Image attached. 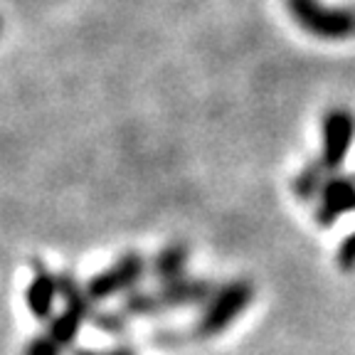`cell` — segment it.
I'll list each match as a JSON object with an SVG mask.
<instances>
[{"label":"cell","mask_w":355,"mask_h":355,"mask_svg":"<svg viewBox=\"0 0 355 355\" xmlns=\"http://www.w3.org/2000/svg\"><path fill=\"white\" fill-rule=\"evenodd\" d=\"M288 15L304 33L321 40H345L355 35L353 8H333L321 0H286Z\"/></svg>","instance_id":"cell-1"},{"label":"cell","mask_w":355,"mask_h":355,"mask_svg":"<svg viewBox=\"0 0 355 355\" xmlns=\"http://www.w3.org/2000/svg\"><path fill=\"white\" fill-rule=\"evenodd\" d=\"M252 296H254V288H252V284L247 279H237V282H230L217 288V291H212L207 296L202 316L195 323V336L212 338V336L222 333L250 306Z\"/></svg>","instance_id":"cell-2"},{"label":"cell","mask_w":355,"mask_h":355,"mask_svg":"<svg viewBox=\"0 0 355 355\" xmlns=\"http://www.w3.org/2000/svg\"><path fill=\"white\" fill-rule=\"evenodd\" d=\"M144 272H146L144 257L128 252V254H123L119 261L106 266L104 272L94 274V277L84 284L87 299L89 301H106V299H111V296L131 291V288L141 282Z\"/></svg>","instance_id":"cell-3"},{"label":"cell","mask_w":355,"mask_h":355,"mask_svg":"<svg viewBox=\"0 0 355 355\" xmlns=\"http://www.w3.org/2000/svg\"><path fill=\"white\" fill-rule=\"evenodd\" d=\"M355 139V116L348 109H331L323 116V150L321 166L326 171H338Z\"/></svg>","instance_id":"cell-4"},{"label":"cell","mask_w":355,"mask_h":355,"mask_svg":"<svg viewBox=\"0 0 355 355\" xmlns=\"http://www.w3.org/2000/svg\"><path fill=\"white\" fill-rule=\"evenodd\" d=\"M348 212H355V178H326V183L318 193L316 222L323 227H331L333 222Z\"/></svg>","instance_id":"cell-5"},{"label":"cell","mask_w":355,"mask_h":355,"mask_svg":"<svg viewBox=\"0 0 355 355\" xmlns=\"http://www.w3.org/2000/svg\"><path fill=\"white\" fill-rule=\"evenodd\" d=\"M210 294H212L210 284L202 282V279H188V277L166 282L158 291H153L158 311L178 309V306L202 304V301H207V296Z\"/></svg>","instance_id":"cell-6"},{"label":"cell","mask_w":355,"mask_h":355,"mask_svg":"<svg viewBox=\"0 0 355 355\" xmlns=\"http://www.w3.org/2000/svg\"><path fill=\"white\" fill-rule=\"evenodd\" d=\"M25 301H28L30 313L37 321L52 318V311H55V301H57V277L42 261H35V277L30 282L28 291H25Z\"/></svg>","instance_id":"cell-7"},{"label":"cell","mask_w":355,"mask_h":355,"mask_svg":"<svg viewBox=\"0 0 355 355\" xmlns=\"http://www.w3.org/2000/svg\"><path fill=\"white\" fill-rule=\"evenodd\" d=\"M84 321H89V318L84 316L82 311L64 306V311H62V313H57V316L50 318L47 336H50V338L55 340V343L60 345L62 350H64L67 345L74 343V338L79 336V328L84 326Z\"/></svg>","instance_id":"cell-8"},{"label":"cell","mask_w":355,"mask_h":355,"mask_svg":"<svg viewBox=\"0 0 355 355\" xmlns=\"http://www.w3.org/2000/svg\"><path fill=\"white\" fill-rule=\"evenodd\" d=\"M188 247L185 244H168L161 254L155 257L153 272L161 279V284L173 282V279L185 277V266H188Z\"/></svg>","instance_id":"cell-9"},{"label":"cell","mask_w":355,"mask_h":355,"mask_svg":"<svg viewBox=\"0 0 355 355\" xmlns=\"http://www.w3.org/2000/svg\"><path fill=\"white\" fill-rule=\"evenodd\" d=\"M57 294L64 299V306L82 311L87 318L92 316V301L87 299V291H84L82 284H79L69 272H64V274L57 277Z\"/></svg>","instance_id":"cell-10"},{"label":"cell","mask_w":355,"mask_h":355,"mask_svg":"<svg viewBox=\"0 0 355 355\" xmlns=\"http://www.w3.org/2000/svg\"><path fill=\"white\" fill-rule=\"evenodd\" d=\"M323 183H326V168H323L318 161H313L296 175L294 193L299 195L301 200H313V198H318Z\"/></svg>","instance_id":"cell-11"},{"label":"cell","mask_w":355,"mask_h":355,"mask_svg":"<svg viewBox=\"0 0 355 355\" xmlns=\"http://www.w3.org/2000/svg\"><path fill=\"white\" fill-rule=\"evenodd\" d=\"M121 313L126 318H139V316H155V313H161L158 311V304H155V296L153 291H126L121 301Z\"/></svg>","instance_id":"cell-12"},{"label":"cell","mask_w":355,"mask_h":355,"mask_svg":"<svg viewBox=\"0 0 355 355\" xmlns=\"http://www.w3.org/2000/svg\"><path fill=\"white\" fill-rule=\"evenodd\" d=\"M89 321L94 323L96 328H101L104 333H109V336H121V333L126 331L128 318L123 316L121 311H96V313L92 311Z\"/></svg>","instance_id":"cell-13"},{"label":"cell","mask_w":355,"mask_h":355,"mask_svg":"<svg viewBox=\"0 0 355 355\" xmlns=\"http://www.w3.org/2000/svg\"><path fill=\"white\" fill-rule=\"evenodd\" d=\"M25 355H62V348L44 333V336H37V338L30 340L28 348H25Z\"/></svg>","instance_id":"cell-14"},{"label":"cell","mask_w":355,"mask_h":355,"mask_svg":"<svg viewBox=\"0 0 355 355\" xmlns=\"http://www.w3.org/2000/svg\"><path fill=\"white\" fill-rule=\"evenodd\" d=\"M338 266L340 269H355V232H350L348 237L340 242L338 247Z\"/></svg>","instance_id":"cell-15"},{"label":"cell","mask_w":355,"mask_h":355,"mask_svg":"<svg viewBox=\"0 0 355 355\" xmlns=\"http://www.w3.org/2000/svg\"><path fill=\"white\" fill-rule=\"evenodd\" d=\"M99 355H136V350H133L131 345H116V348L99 350Z\"/></svg>","instance_id":"cell-16"},{"label":"cell","mask_w":355,"mask_h":355,"mask_svg":"<svg viewBox=\"0 0 355 355\" xmlns=\"http://www.w3.org/2000/svg\"><path fill=\"white\" fill-rule=\"evenodd\" d=\"M74 355H99V350H92V348H79V350H74Z\"/></svg>","instance_id":"cell-17"},{"label":"cell","mask_w":355,"mask_h":355,"mask_svg":"<svg viewBox=\"0 0 355 355\" xmlns=\"http://www.w3.org/2000/svg\"><path fill=\"white\" fill-rule=\"evenodd\" d=\"M0 35H3V20H0Z\"/></svg>","instance_id":"cell-18"}]
</instances>
